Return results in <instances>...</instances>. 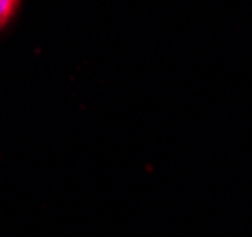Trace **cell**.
Returning a JSON list of instances; mask_svg holds the SVG:
<instances>
[{
	"label": "cell",
	"instance_id": "1",
	"mask_svg": "<svg viewBox=\"0 0 252 237\" xmlns=\"http://www.w3.org/2000/svg\"><path fill=\"white\" fill-rule=\"evenodd\" d=\"M19 6H21V2H17V0H0V29H4L10 23V19L19 10Z\"/></svg>",
	"mask_w": 252,
	"mask_h": 237
}]
</instances>
